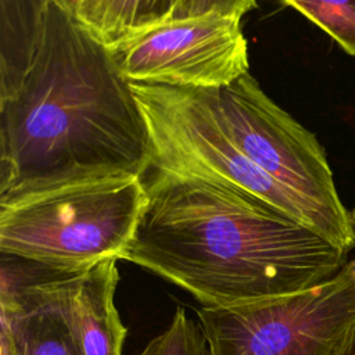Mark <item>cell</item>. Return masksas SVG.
Wrapping results in <instances>:
<instances>
[{
    "instance_id": "7c38bea8",
    "label": "cell",
    "mask_w": 355,
    "mask_h": 355,
    "mask_svg": "<svg viewBox=\"0 0 355 355\" xmlns=\"http://www.w3.org/2000/svg\"><path fill=\"white\" fill-rule=\"evenodd\" d=\"M297 10L355 57V0H276Z\"/></svg>"
},
{
    "instance_id": "5bb4252c",
    "label": "cell",
    "mask_w": 355,
    "mask_h": 355,
    "mask_svg": "<svg viewBox=\"0 0 355 355\" xmlns=\"http://www.w3.org/2000/svg\"><path fill=\"white\" fill-rule=\"evenodd\" d=\"M257 0H176L169 19H186L207 14H219L241 21V18L248 11L257 8Z\"/></svg>"
},
{
    "instance_id": "9c48e42d",
    "label": "cell",
    "mask_w": 355,
    "mask_h": 355,
    "mask_svg": "<svg viewBox=\"0 0 355 355\" xmlns=\"http://www.w3.org/2000/svg\"><path fill=\"white\" fill-rule=\"evenodd\" d=\"M50 0H0V101L15 94L39 50Z\"/></svg>"
},
{
    "instance_id": "e0dca14e",
    "label": "cell",
    "mask_w": 355,
    "mask_h": 355,
    "mask_svg": "<svg viewBox=\"0 0 355 355\" xmlns=\"http://www.w3.org/2000/svg\"><path fill=\"white\" fill-rule=\"evenodd\" d=\"M341 355H355V331L351 336V338H349L348 344L345 345L344 351L341 352Z\"/></svg>"
},
{
    "instance_id": "ba28073f",
    "label": "cell",
    "mask_w": 355,
    "mask_h": 355,
    "mask_svg": "<svg viewBox=\"0 0 355 355\" xmlns=\"http://www.w3.org/2000/svg\"><path fill=\"white\" fill-rule=\"evenodd\" d=\"M118 280L116 259L71 275L46 270L25 282L1 273V284L25 288L64 320L82 355H122L128 330L114 304Z\"/></svg>"
},
{
    "instance_id": "52a82bcc",
    "label": "cell",
    "mask_w": 355,
    "mask_h": 355,
    "mask_svg": "<svg viewBox=\"0 0 355 355\" xmlns=\"http://www.w3.org/2000/svg\"><path fill=\"white\" fill-rule=\"evenodd\" d=\"M107 47L129 83L219 89L250 69L240 19L219 14L169 19Z\"/></svg>"
},
{
    "instance_id": "3957f363",
    "label": "cell",
    "mask_w": 355,
    "mask_h": 355,
    "mask_svg": "<svg viewBox=\"0 0 355 355\" xmlns=\"http://www.w3.org/2000/svg\"><path fill=\"white\" fill-rule=\"evenodd\" d=\"M146 202L144 178L97 175L0 200V251L55 275L123 259Z\"/></svg>"
},
{
    "instance_id": "9a60e30c",
    "label": "cell",
    "mask_w": 355,
    "mask_h": 355,
    "mask_svg": "<svg viewBox=\"0 0 355 355\" xmlns=\"http://www.w3.org/2000/svg\"><path fill=\"white\" fill-rule=\"evenodd\" d=\"M0 355H17V343L12 322L8 315L1 312L0 331Z\"/></svg>"
},
{
    "instance_id": "6da1fadb",
    "label": "cell",
    "mask_w": 355,
    "mask_h": 355,
    "mask_svg": "<svg viewBox=\"0 0 355 355\" xmlns=\"http://www.w3.org/2000/svg\"><path fill=\"white\" fill-rule=\"evenodd\" d=\"M146 202L123 259L229 308L297 293L340 272L348 252L227 186L148 169Z\"/></svg>"
},
{
    "instance_id": "8fae6325",
    "label": "cell",
    "mask_w": 355,
    "mask_h": 355,
    "mask_svg": "<svg viewBox=\"0 0 355 355\" xmlns=\"http://www.w3.org/2000/svg\"><path fill=\"white\" fill-rule=\"evenodd\" d=\"M176 0H80L75 17L105 46L169 19Z\"/></svg>"
},
{
    "instance_id": "4fadbf2b",
    "label": "cell",
    "mask_w": 355,
    "mask_h": 355,
    "mask_svg": "<svg viewBox=\"0 0 355 355\" xmlns=\"http://www.w3.org/2000/svg\"><path fill=\"white\" fill-rule=\"evenodd\" d=\"M207 340L201 326L178 308L169 327L151 340L139 355H207Z\"/></svg>"
},
{
    "instance_id": "8992f818",
    "label": "cell",
    "mask_w": 355,
    "mask_h": 355,
    "mask_svg": "<svg viewBox=\"0 0 355 355\" xmlns=\"http://www.w3.org/2000/svg\"><path fill=\"white\" fill-rule=\"evenodd\" d=\"M209 355H341L355 331V259L309 288L197 311Z\"/></svg>"
},
{
    "instance_id": "30bf717a",
    "label": "cell",
    "mask_w": 355,
    "mask_h": 355,
    "mask_svg": "<svg viewBox=\"0 0 355 355\" xmlns=\"http://www.w3.org/2000/svg\"><path fill=\"white\" fill-rule=\"evenodd\" d=\"M0 308L12 322L17 355H82L64 320L25 288L1 284Z\"/></svg>"
},
{
    "instance_id": "277c9868",
    "label": "cell",
    "mask_w": 355,
    "mask_h": 355,
    "mask_svg": "<svg viewBox=\"0 0 355 355\" xmlns=\"http://www.w3.org/2000/svg\"><path fill=\"white\" fill-rule=\"evenodd\" d=\"M201 92L243 154L308 208L319 236L349 254L355 226L316 136L270 100L250 72Z\"/></svg>"
},
{
    "instance_id": "5b68a950",
    "label": "cell",
    "mask_w": 355,
    "mask_h": 355,
    "mask_svg": "<svg viewBox=\"0 0 355 355\" xmlns=\"http://www.w3.org/2000/svg\"><path fill=\"white\" fill-rule=\"evenodd\" d=\"M130 87L147 128L150 169L232 187L316 233L308 208L243 154L201 89L144 83Z\"/></svg>"
},
{
    "instance_id": "2e32d148",
    "label": "cell",
    "mask_w": 355,
    "mask_h": 355,
    "mask_svg": "<svg viewBox=\"0 0 355 355\" xmlns=\"http://www.w3.org/2000/svg\"><path fill=\"white\" fill-rule=\"evenodd\" d=\"M51 1H54V3L58 4L61 8L69 11V12L73 14V15H75L76 8H78V6H79V3H80V0H51Z\"/></svg>"
},
{
    "instance_id": "7a4b0ae2",
    "label": "cell",
    "mask_w": 355,
    "mask_h": 355,
    "mask_svg": "<svg viewBox=\"0 0 355 355\" xmlns=\"http://www.w3.org/2000/svg\"><path fill=\"white\" fill-rule=\"evenodd\" d=\"M147 128L108 47L50 0L42 42L0 101V200L97 175L146 176Z\"/></svg>"
},
{
    "instance_id": "ac0fdd59",
    "label": "cell",
    "mask_w": 355,
    "mask_h": 355,
    "mask_svg": "<svg viewBox=\"0 0 355 355\" xmlns=\"http://www.w3.org/2000/svg\"><path fill=\"white\" fill-rule=\"evenodd\" d=\"M351 218H352V222H354V226H355V208L351 211Z\"/></svg>"
}]
</instances>
